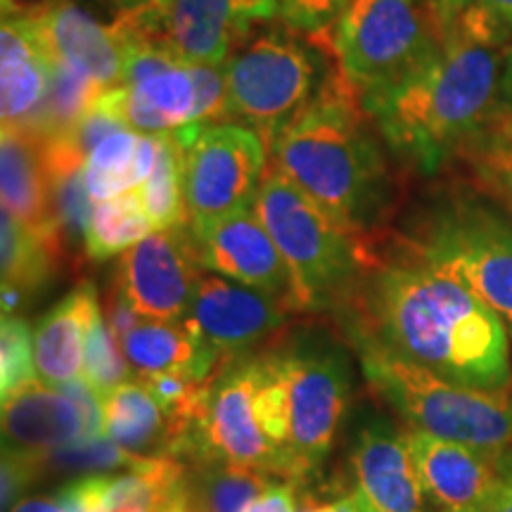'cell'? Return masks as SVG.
<instances>
[{
	"label": "cell",
	"mask_w": 512,
	"mask_h": 512,
	"mask_svg": "<svg viewBox=\"0 0 512 512\" xmlns=\"http://www.w3.org/2000/svg\"><path fill=\"white\" fill-rule=\"evenodd\" d=\"M337 318L347 339H370L448 382L484 392L512 387L505 320L420 261H370Z\"/></svg>",
	"instance_id": "1"
},
{
	"label": "cell",
	"mask_w": 512,
	"mask_h": 512,
	"mask_svg": "<svg viewBox=\"0 0 512 512\" xmlns=\"http://www.w3.org/2000/svg\"><path fill=\"white\" fill-rule=\"evenodd\" d=\"M508 38L472 5L418 72L392 91L363 98L384 143L422 174L475 152L494 131Z\"/></svg>",
	"instance_id": "2"
},
{
	"label": "cell",
	"mask_w": 512,
	"mask_h": 512,
	"mask_svg": "<svg viewBox=\"0 0 512 512\" xmlns=\"http://www.w3.org/2000/svg\"><path fill=\"white\" fill-rule=\"evenodd\" d=\"M271 150L278 174L361 245L387 214L392 202L387 159L347 93L313 100L271 140Z\"/></svg>",
	"instance_id": "3"
},
{
	"label": "cell",
	"mask_w": 512,
	"mask_h": 512,
	"mask_svg": "<svg viewBox=\"0 0 512 512\" xmlns=\"http://www.w3.org/2000/svg\"><path fill=\"white\" fill-rule=\"evenodd\" d=\"M363 375L413 430L460 441L491 456L512 451V387L484 392L448 382L380 344L351 337Z\"/></svg>",
	"instance_id": "4"
},
{
	"label": "cell",
	"mask_w": 512,
	"mask_h": 512,
	"mask_svg": "<svg viewBox=\"0 0 512 512\" xmlns=\"http://www.w3.org/2000/svg\"><path fill=\"white\" fill-rule=\"evenodd\" d=\"M254 211L283 254L292 278V309L339 311L373 256L283 174L271 171L256 192Z\"/></svg>",
	"instance_id": "5"
},
{
	"label": "cell",
	"mask_w": 512,
	"mask_h": 512,
	"mask_svg": "<svg viewBox=\"0 0 512 512\" xmlns=\"http://www.w3.org/2000/svg\"><path fill=\"white\" fill-rule=\"evenodd\" d=\"M439 43L425 0H351L332 29L339 72L361 100L406 81Z\"/></svg>",
	"instance_id": "6"
},
{
	"label": "cell",
	"mask_w": 512,
	"mask_h": 512,
	"mask_svg": "<svg viewBox=\"0 0 512 512\" xmlns=\"http://www.w3.org/2000/svg\"><path fill=\"white\" fill-rule=\"evenodd\" d=\"M287 377L290 482H306L328 460L347 420L354 373L347 347L325 332H297L275 344Z\"/></svg>",
	"instance_id": "7"
},
{
	"label": "cell",
	"mask_w": 512,
	"mask_h": 512,
	"mask_svg": "<svg viewBox=\"0 0 512 512\" xmlns=\"http://www.w3.org/2000/svg\"><path fill=\"white\" fill-rule=\"evenodd\" d=\"M411 259L467 287L505 320L512 335V219L475 200L430 214L408 242Z\"/></svg>",
	"instance_id": "8"
},
{
	"label": "cell",
	"mask_w": 512,
	"mask_h": 512,
	"mask_svg": "<svg viewBox=\"0 0 512 512\" xmlns=\"http://www.w3.org/2000/svg\"><path fill=\"white\" fill-rule=\"evenodd\" d=\"M171 136L181 152L190 228L254 207L266 169V143L256 128L211 121Z\"/></svg>",
	"instance_id": "9"
},
{
	"label": "cell",
	"mask_w": 512,
	"mask_h": 512,
	"mask_svg": "<svg viewBox=\"0 0 512 512\" xmlns=\"http://www.w3.org/2000/svg\"><path fill=\"white\" fill-rule=\"evenodd\" d=\"M240 43V50L226 60L230 117L247 121L271 145L313 102L316 57L283 31H264Z\"/></svg>",
	"instance_id": "10"
},
{
	"label": "cell",
	"mask_w": 512,
	"mask_h": 512,
	"mask_svg": "<svg viewBox=\"0 0 512 512\" xmlns=\"http://www.w3.org/2000/svg\"><path fill=\"white\" fill-rule=\"evenodd\" d=\"M256 351L230 356L216 370L200 418L190 427L174 458L195 463H228L285 477L283 460L268 441L254 401Z\"/></svg>",
	"instance_id": "11"
},
{
	"label": "cell",
	"mask_w": 512,
	"mask_h": 512,
	"mask_svg": "<svg viewBox=\"0 0 512 512\" xmlns=\"http://www.w3.org/2000/svg\"><path fill=\"white\" fill-rule=\"evenodd\" d=\"M202 268L190 226L155 230L119 256L114 290L140 318L185 320Z\"/></svg>",
	"instance_id": "12"
},
{
	"label": "cell",
	"mask_w": 512,
	"mask_h": 512,
	"mask_svg": "<svg viewBox=\"0 0 512 512\" xmlns=\"http://www.w3.org/2000/svg\"><path fill=\"white\" fill-rule=\"evenodd\" d=\"M280 15L278 0H159L150 15L124 17L188 62L223 64L256 22Z\"/></svg>",
	"instance_id": "13"
},
{
	"label": "cell",
	"mask_w": 512,
	"mask_h": 512,
	"mask_svg": "<svg viewBox=\"0 0 512 512\" xmlns=\"http://www.w3.org/2000/svg\"><path fill=\"white\" fill-rule=\"evenodd\" d=\"M351 491L361 512H422V491L406 430L387 415L366 411L349 444Z\"/></svg>",
	"instance_id": "14"
},
{
	"label": "cell",
	"mask_w": 512,
	"mask_h": 512,
	"mask_svg": "<svg viewBox=\"0 0 512 512\" xmlns=\"http://www.w3.org/2000/svg\"><path fill=\"white\" fill-rule=\"evenodd\" d=\"M185 323L223 356H240L280 335L287 304L223 275H202Z\"/></svg>",
	"instance_id": "15"
},
{
	"label": "cell",
	"mask_w": 512,
	"mask_h": 512,
	"mask_svg": "<svg viewBox=\"0 0 512 512\" xmlns=\"http://www.w3.org/2000/svg\"><path fill=\"white\" fill-rule=\"evenodd\" d=\"M192 235L207 271L254 287L292 306L290 271L254 207L192 228Z\"/></svg>",
	"instance_id": "16"
},
{
	"label": "cell",
	"mask_w": 512,
	"mask_h": 512,
	"mask_svg": "<svg viewBox=\"0 0 512 512\" xmlns=\"http://www.w3.org/2000/svg\"><path fill=\"white\" fill-rule=\"evenodd\" d=\"M36 24L50 57L86 76L100 91L119 86L124 76L128 31L121 22L105 27L72 0H48L22 12Z\"/></svg>",
	"instance_id": "17"
},
{
	"label": "cell",
	"mask_w": 512,
	"mask_h": 512,
	"mask_svg": "<svg viewBox=\"0 0 512 512\" xmlns=\"http://www.w3.org/2000/svg\"><path fill=\"white\" fill-rule=\"evenodd\" d=\"M422 491L441 512H479L494 489L501 458L460 441L406 430Z\"/></svg>",
	"instance_id": "18"
},
{
	"label": "cell",
	"mask_w": 512,
	"mask_h": 512,
	"mask_svg": "<svg viewBox=\"0 0 512 512\" xmlns=\"http://www.w3.org/2000/svg\"><path fill=\"white\" fill-rule=\"evenodd\" d=\"M55 60L29 15H10L0 29V117L3 131L24 128L46 102Z\"/></svg>",
	"instance_id": "19"
},
{
	"label": "cell",
	"mask_w": 512,
	"mask_h": 512,
	"mask_svg": "<svg viewBox=\"0 0 512 512\" xmlns=\"http://www.w3.org/2000/svg\"><path fill=\"white\" fill-rule=\"evenodd\" d=\"M0 188H3V209L10 211L24 228L67 247L57 219L53 181L43 159L41 138L17 128L3 131Z\"/></svg>",
	"instance_id": "20"
},
{
	"label": "cell",
	"mask_w": 512,
	"mask_h": 512,
	"mask_svg": "<svg viewBox=\"0 0 512 512\" xmlns=\"http://www.w3.org/2000/svg\"><path fill=\"white\" fill-rule=\"evenodd\" d=\"M88 437L93 434L79 403L55 384L36 382L3 403V448L46 456Z\"/></svg>",
	"instance_id": "21"
},
{
	"label": "cell",
	"mask_w": 512,
	"mask_h": 512,
	"mask_svg": "<svg viewBox=\"0 0 512 512\" xmlns=\"http://www.w3.org/2000/svg\"><path fill=\"white\" fill-rule=\"evenodd\" d=\"M119 344L136 377L188 373L197 380H211L230 358L204 342L185 320L140 318Z\"/></svg>",
	"instance_id": "22"
},
{
	"label": "cell",
	"mask_w": 512,
	"mask_h": 512,
	"mask_svg": "<svg viewBox=\"0 0 512 512\" xmlns=\"http://www.w3.org/2000/svg\"><path fill=\"white\" fill-rule=\"evenodd\" d=\"M98 311L100 299L95 285L81 283L38 320L34 351L41 382L67 384L81 380L88 332Z\"/></svg>",
	"instance_id": "23"
},
{
	"label": "cell",
	"mask_w": 512,
	"mask_h": 512,
	"mask_svg": "<svg viewBox=\"0 0 512 512\" xmlns=\"http://www.w3.org/2000/svg\"><path fill=\"white\" fill-rule=\"evenodd\" d=\"M67 247L24 228L10 211L0 214V256H3V316H15L19 306L55 278Z\"/></svg>",
	"instance_id": "24"
},
{
	"label": "cell",
	"mask_w": 512,
	"mask_h": 512,
	"mask_svg": "<svg viewBox=\"0 0 512 512\" xmlns=\"http://www.w3.org/2000/svg\"><path fill=\"white\" fill-rule=\"evenodd\" d=\"M102 420L107 437L136 456H169V420L138 377L102 394Z\"/></svg>",
	"instance_id": "25"
},
{
	"label": "cell",
	"mask_w": 512,
	"mask_h": 512,
	"mask_svg": "<svg viewBox=\"0 0 512 512\" xmlns=\"http://www.w3.org/2000/svg\"><path fill=\"white\" fill-rule=\"evenodd\" d=\"M155 159L157 136H140L128 128L110 133L100 145H95L83 164V176L93 202L112 200L140 188L150 176Z\"/></svg>",
	"instance_id": "26"
},
{
	"label": "cell",
	"mask_w": 512,
	"mask_h": 512,
	"mask_svg": "<svg viewBox=\"0 0 512 512\" xmlns=\"http://www.w3.org/2000/svg\"><path fill=\"white\" fill-rule=\"evenodd\" d=\"M271 475L228 463H195L185 470L178 494L190 512H242L266 486Z\"/></svg>",
	"instance_id": "27"
},
{
	"label": "cell",
	"mask_w": 512,
	"mask_h": 512,
	"mask_svg": "<svg viewBox=\"0 0 512 512\" xmlns=\"http://www.w3.org/2000/svg\"><path fill=\"white\" fill-rule=\"evenodd\" d=\"M155 230V223L147 216L143 200H140L138 188L128 190L112 200L95 202L86 240H83V252L93 261L112 259V256L136 247Z\"/></svg>",
	"instance_id": "28"
},
{
	"label": "cell",
	"mask_w": 512,
	"mask_h": 512,
	"mask_svg": "<svg viewBox=\"0 0 512 512\" xmlns=\"http://www.w3.org/2000/svg\"><path fill=\"white\" fill-rule=\"evenodd\" d=\"M143 207L157 230L190 226L188 207L183 195L181 152L174 136H157V159L150 176L138 188Z\"/></svg>",
	"instance_id": "29"
},
{
	"label": "cell",
	"mask_w": 512,
	"mask_h": 512,
	"mask_svg": "<svg viewBox=\"0 0 512 512\" xmlns=\"http://www.w3.org/2000/svg\"><path fill=\"white\" fill-rule=\"evenodd\" d=\"M138 460L140 456H136V453H131L107 434H102V437H88L46 453V456H41V465L43 475L88 477L131 470Z\"/></svg>",
	"instance_id": "30"
},
{
	"label": "cell",
	"mask_w": 512,
	"mask_h": 512,
	"mask_svg": "<svg viewBox=\"0 0 512 512\" xmlns=\"http://www.w3.org/2000/svg\"><path fill=\"white\" fill-rule=\"evenodd\" d=\"M38 382L34 330L19 313L3 316L0 325V396L15 399Z\"/></svg>",
	"instance_id": "31"
},
{
	"label": "cell",
	"mask_w": 512,
	"mask_h": 512,
	"mask_svg": "<svg viewBox=\"0 0 512 512\" xmlns=\"http://www.w3.org/2000/svg\"><path fill=\"white\" fill-rule=\"evenodd\" d=\"M131 366H128L124 351L117 335H114L110 320L102 316V311L95 313L91 332L86 342V358H83V380H86L100 396L110 389L119 387L128 380Z\"/></svg>",
	"instance_id": "32"
},
{
	"label": "cell",
	"mask_w": 512,
	"mask_h": 512,
	"mask_svg": "<svg viewBox=\"0 0 512 512\" xmlns=\"http://www.w3.org/2000/svg\"><path fill=\"white\" fill-rule=\"evenodd\" d=\"M472 155L479 181L512 211V140L486 138Z\"/></svg>",
	"instance_id": "33"
},
{
	"label": "cell",
	"mask_w": 512,
	"mask_h": 512,
	"mask_svg": "<svg viewBox=\"0 0 512 512\" xmlns=\"http://www.w3.org/2000/svg\"><path fill=\"white\" fill-rule=\"evenodd\" d=\"M0 508L10 512L15 505L22 501L27 489L36 479L43 477L41 456H31V453L12 451L3 448V465H0Z\"/></svg>",
	"instance_id": "34"
},
{
	"label": "cell",
	"mask_w": 512,
	"mask_h": 512,
	"mask_svg": "<svg viewBox=\"0 0 512 512\" xmlns=\"http://www.w3.org/2000/svg\"><path fill=\"white\" fill-rule=\"evenodd\" d=\"M351 0H278L280 17L294 29L320 31L337 22Z\"/></svg>",
	"instance_id": "35"
},
{
	"label": "cell",
	"mask_w": 512,
	"mask_h": 512,
	"mask_svg": "<svg viewBox=\"0 0 512 512\" xmlns=\"http://www.w3.org/2000/svg\"><path fill=\"white\" fill-rule=\"evenodd\" d=\"M242 512H297V496L292 482H271Z\"/></svg>",
	"instance_id": "36"
},
{
	"label": "cell",
	"mask_w": 512,
	"mask_h": 512,
	"mask_svg": "<svg viewBox=\"0 0 512 512\" xmlns=\"http://www.w3.org/2000/svg\"><path fill=\"white\" fill-rule=\"evenodd\" d=\"M489 138L512 140V46H508L503 62V79H501V102H498V117Z\"/></svg>",
	"instance_id": "37"
},
{
	"label": "cell",
	"mask_w": 512,
	"mask_h": 512,
	"mask_svg": "<svg viewBox=\"0 0 512 512\" xmlns=\"http://www.w3.org/2000/svg\"><path fill=\"white\" fill-rule=\"evenodd\" d=\"M479 512H512V451L501 458L494 489Z\"/></svg>",
	"instance_id": "38"
},
{
	"label": "cell",
	"mask_w": 512,
	"mask_h": 512,
	"mask_svg": "<svg viewBox=\"0 0 512 512\" xmlns=\"http://www.w3.org/2000/svg\"><path fill=\"white\" fill-rule=\"evenodd\" d=\"M475 3L477 0H425L427 10H430L441 36H444Z\"/></svg>",
	"instance_id": "39"
},
{
	"label": "cell",
	"mask_w": 512,
	"mask_h": 512,
	"mask_svg": "<svg viewBox=\"0 0 512 512\" xmlns=\"http://www.w3.org/2000/svg\"><path fill=\"white\" fill-rule=\"evenodd\" d=\"M475 5L496 27H501L505 34L512 36V0H477Z\"/></svg>",
	"instance_id": "40"
},
{
	"label": "cell",
	"mask_w": 512,
	"mask_h": 512,
	"mask_svg": "<svg viewBox=\"0 0 512 512\" xmlns=\"http://www.w3.org/2000/svg\"><path fill=\"white\" fill-rule=\"evenodd\" d=\"M10 512H72L60 496H31L22 498Z\"/></svg>",
	"instance_id": "41"
},
{
	"label": "cell",
	"mask_w": 512,
	"mask_h": 512,
	"mask_svg": "<svg viewBox=\"0 0 512 512\" xmlns=\"http://www.w3.org/2000/svg\"><path fill=\"white\" fill-rule=\"evenodd\" d=\"M302 512H361L358 503L354 501V496H339L335 501H323V503H306Z\"/></svg>",
	"instance_id": "42"
},
{
	"label": "cell",
	"mask_w": 512,
	"mask_h": 512,
	"mask_svg": "<svg viewBox=\"0 0 512 512\" xmlns=\"http://www.w3.org/2000/svg\"><path fill=\"white\" fill-rule=\"evenodd\" d=\"M114 3H117L128 17H143L150 15V12L157 8L159 0H114Z\"/></svg>",
	"instance_id": "43"
},
{
	"label": "cell",
	"mask_w": 512,
	"mask_h": 512,
	"mask_svg": "<svg viewBox=\"0 0 512 512\" xmlns=\"http://www.w3.org/2000/svg\"><path fill=\"white\" fill-rule=\"evenodd\" d=\"M48 3V0H10L8 8L3 10V17H10V15H22V12H29L38 8V5Z\"/></svg>",
	"instance_id": "44"
},
{
	"label": "cell",
	"mask_w": 512,
	"mask_h": 512,
	"mask_svg": "<svg viewBox=\"0 0 512 512\" xmlns=\"http://www.w3.org/2000/svg\"><path fill=\"white\" fill-rule=\"evenodd\" d=\"M178 484H181V482H178ZM162 512H190L188 505H185V501L181 498V494H178V486L174 489V494H171L169 501H166Z\"/></svg>",
	"instance_id": "45"
},
{
	"label": "cell",
	"mask_w": 512,
	"mask_h": 512,
	"mask_svg": "<svg viewBox=\"0 0 512 512\" xmlns=\"http://www.w3.org/2000/svg\"><path fill=\"white\" fill-rule=\"evenodd\" d=\"M0 3H3V10H5L10 5V0H0Z\"/></svg>",
	"instance_id": "46"
}]
</instances>
